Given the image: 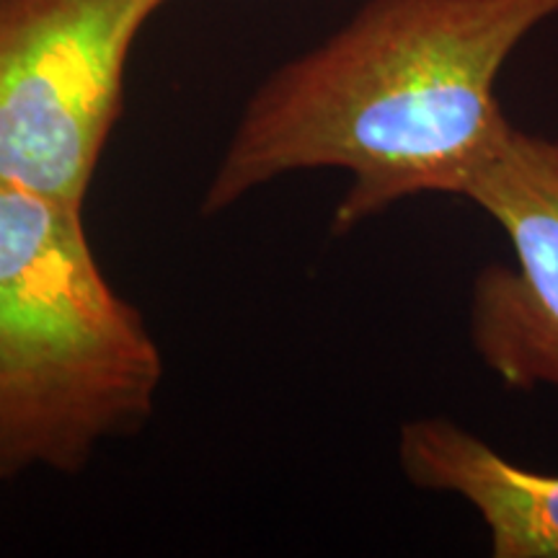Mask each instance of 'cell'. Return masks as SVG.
<instances>
[{"label": "cell", "instance_id": "1", "mask_svg": "<svg viewBox=\"0 0 558 558\" xmlns=\"http://www.w3.org/2000/svg\"><path fill=\"white\" fill-rule=\"evenodd\" d=\"M558 0H367L251 94L202 194L213 218L269 181L341 169L347 235L422 194L463 197L512 128L497 81Z\"/></svg>", "mask_w": 558, "mask_h": 558}, {"label": "cell", "instance_id": "6", "mask_svg": "<svg viewBox=\"0 0 558 558\" xmlns=\"http://www.w3.org/2000/svg\"><path fill=\"white\" fill-rule=\"evenodd\" d=\"M163 3H166V0H163Z\"/></svg>", "mask_w": 558, "mask_h": 558}, {"label": "cell", "instance_id": "5", "mask_svg": "<svg viewBox=\"0 0 558 558\" xmlns=\"http://www.w3.org/2000/svg\"><path fill=\"white\" fill-rule=\"evenodd\" d=\"M399 463L411 486L469 501L494 558H558V473L514 463L445 416L403 424Z\"/></svg>", "mask_w": 558, "mask_h": 558}, {"label": "cell", "instance_id": "4", "mask_svg": "<svg viewBox=\"0 0 558 558\" xmlns=\"http://www.w3.org/2000/svg\"><path fill=\"white\" fill-rule=\"evenodd\" d=\"M512 246L473 277L469 333L478 360L512 390L558 396V137L507 130L465 186Z\"/></svg>", "mask_w": 558, "mask_h": 558}, {"label": "cell", "instance_id": "2", "mask_svg": "<svg viewBox=\"0 0 558 558\" xmlns=\"http://www.w3.org/2000/svg\"><path fill=\"white\" fill-rule=\"evenodd\" d=\"M163 354L109 284L83 207L0 186V481L75 476L156 409Z\"/></svg>", "mask_w": 558, "mask_h": 558}, {"label": "cell", "instance_id": "3", "mask_svg": "<svg viewBox=\"0 0 558 558\" xmlns=\"http://www.w3.org/2000/svg\"><path fill=\"white\" fill-rule=\"evenodd\" d=\"M163 0H0V186L83 207Z\"/></svg>", "mask_w": 558, "mask_h": 558}]
</instances>
